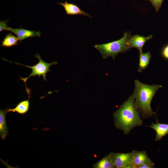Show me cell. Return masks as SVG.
I'll return each instance as SVG.
<instances>
[{"mask_svg": "<svg viewBox=\"0 0 168 168\" xmlns=\"http://www.w3.org/2000/svg\"><path fill=\"white\" fill-rule=\"evenodd\" d=\"M154 164H146L140 166L139 168H153L154 167Z\"/></svg>", "mask_w": 168, "mask_h": 168, "instance_id": "ac0fdd59", "label": "cell"}, {"mask_svg": "<svg viewBox=\"0 0 168 168\" xmlns=\"http://www.w3.org/2000/svg\"><path fill=\"white\" fill-rule=\"evenodd\" d=\"M152 37V35L143 36L138 35L131 36L128 40V44L130 48H136L139 52L142 51V47L145 42Z\"/></svg>", "mask_w": 168, "mask_h": 168, "instance_id": "52a82bcc", "label": "cell"}, {"mask_svg": "<svg viewBox=\"0 0 168 168\" xmlns=\"http://www.w3.org/2000/svg\"><path fill=\"white\" fill-rule=\"evenodd\" d=\"M7 109L0 110V136L5 140L8 133V129L7 124L6 114Z\"/></svg>", "mask_w": 168, "mask_h": 168, "instance_id": "30bf717a", "label": "cell"}, {"mask_svg": "<svg viewBox=\"0 0 168 168\" xmlns=\"http://www.w3.org/2000/svg\"><path fill=\"white\" fill-rule=\"evenodd\" d=\"M154 7L156 12H158L164 0H149Z\"/></svg>", "mask_w": 168, "mask_h": 168, "instance_id": "2e32d148", "label": "cell"}, {"mask_svg": "<svg viewBox=\"0 0 168 168\" xmlns=\"http://www.w3.org/2000/svg\"><path fill=\"white\" fill-rule=\"evenodd\" d=\"M7 21L8 22V21ZM2 21H0V23L1 22H2Z\"/></svg>", "mask_w": 168, "mask_h": 168, "instance_id": "d6986e66", "label": "cell"}, {"mask_svg": "<svg viewBox=\"0 0 168 168\" xmlns=\"http://www.w3.org/2000/svg\"><path fill=\"white\" fill-rule=\"evenodd\" d=\"M113 116L115 126L125 134L135 127L142 124L143 121L136 107L133 95L114 113Z\"/></svg>", "mask_w": 168, "mask_h": 168, "instance_id": "6da1fadb", "label": "cell"}, {"mask_svg": "<svg viewBox=\"0 0 168 168\" xmlns=\"http://www.w3.org/2000/svg\"><path fill=\"white\" fill-rule=\"evenodd\" d=\"M58 3L64 7L68 15H82L92 18L89 14L82 10L78 6L74 4L68 3L66 1L64 3L58 2Z\"/></svg>", "mask_w": 168, "mask_h": 168, "instance_id": "9c48e42d", "label": "cell"}, {"mask_svg": "<svg viewBox=\"0 0 168 168\" xmlns=\"http://www.w3.org/2000/svg\"><path fill=\"white\" fill-rule=\"evenodd\" d=\"M131 37L130 33L125 32L123 36L119 40L107 43L96 44L94 47L99 52L104 59L110 56L114 59L118 54L124 53L131 48L128 44Z\"/></svg>", "mask_w": 168, "mask_h": 168, "instance_id": "3957f363", "label": "cell"}, {"mask_svg": "<svg viewBox=\"0 0 168 168\" xmlns=\"http://www.w3.org/2000/svg\"><path fill=\"white\" fill-rule=\"evenodd\" d=\"M132 164L134 168H138L140 161L147 154L144 151L133 150L132 152Z\"/></svg>", "mask_w": 168, "mask_h": 168, "instance_id": "9a60e30c", "label": "cell"}, {"mask_svg": "<svg viewBox=\"0 0 168 168\" xmlns=\"http://www.w3.org/2000/svg\"><path fill=\"white\" fill-rule=\"evenodd\" d=\"M7 21H3L0 23V32L3 30L9 31L18 37L20 40L19 43L23 40L30 37H39L41 36L40 31H36L22 28L21 27L19 29H13L8 26Z\"/></svg>", "mask_w": 168, "mask_h": 168, "instance_id": "8992f818", "label": "cell"}, {"mask_svg": "<svg viewBox=\"0 0 168 168\" xmlns=\"http://www.w3.org/2000/svg\"><path fill=\"white\" fill-rule=\"evenodd\" d=\"M161 54L164 58L168 60V44L165 45L162 48Z\"/></svg>", "mask_w": 168, "mask_h": 168, "instance_id": "e0dca14e", "label": "cell"}, {"mask_svg": "<svg viewBox=\"0 0 168 168\" xmlns=\"http://www.w3.org/2000/svg\"><path fill=\"white\" fill-rule=\"evenodd\" d=\"M109 154L115 167L134 168L132 164V152L127 153L111 152Z\"/></svg>", "mask_w": 168, "mask_h": 168, "instance_id": "5b68a950", "label": "cell"}, {"mask_svg": "<svg viewBox=\"0 0 168 168\" xmlns=\"http://www.w3.org/2000/svg\"><path fill=\"white\" fill-rule=\"evenodd\" d=\"M93 167L95 168H115L109 154L95 164L93 165Z\"/></svg>", "mask_w": 168, "mask_h": 168, "instance_id": "5bb4252c", "label": "cell"}, {"mask_svg": "<svg viewBox=\"0 0 168 168\" xmlns=\"http://www.w3.org/2000/svg\"><path fill=\"white\" fill-rule=\"evenodd\" d=\"M139 62L138 70L139 72H142L148 66L151 55L150 52L143 53L139 52Z\"/></svg>", "mask_w": 168, "mask_h": 168, "instance_id": "7c38bea8", "label": "cell"}, {"mask_svg": "<svg viewBox=\"0 0 168 168\" xmlns=\"http://www.w3.org/2000/svg\"><path fill=\"white\" fill-rule=\"evenodd\" d=\"M19 40L17 37L14 36L12 33H10L6 35L2 40L1 46L8 48L17 45Z\"/></svg>", "mask_w": 168, "mask_h": 168, "instance_id": "4fadbf2b", "label": "cell"}, {"mask_svg": "<svg viewBox=\"0 0 168 168\" xmlns=\"http://www.w3.org/2000/svg\"><path fill=\"white\" fill-rule=\"evenodd\" d=\"M30 102L29 98L27 100L21 101L12 109H7V113L10 112H16L21 114H26L29 110Z\"/></svg>", "mask_w": 168, "mask_h": 168, "instance_id": "8fae6325", "label": "cell"}, {"mask_svg": "<svg viewBox=\"0 0 168 168\" xmlns=\"http://www.w3.org/2000/svg\"><path fill=\"white\" fill-rule=\"evenodd\" d=\"M135 88L133 94L136 107L142 118L146 119L151 117L156 112L151 107L152 99L157 91L162 87L160 85H149L143 83L137 79L134 81Z\"/></svg>", "mask_w": 168, "mask_h": 168, "instance_id": "7a4b0ae2", "label": "cell"}, {"mask_svg": "<svg viewBox=\"0 0 168 168\" xmlns=\"http://www.w3.org/2000/svg\"><path fill=\"white\" fill-rule=\"evenodd\" d=\"M156 123H152L148 127L154 130L156 133V141L160 140L168 134V124L160 123L156 119Z\"/></svg>", "mask_w": 168, "mask_h": 168, "instance_id": "ba28073f", "label": "cell"}, {"mask_svg": "<svg viewBox=\"0 0 168 168\" xmlns=\"http://www.w3.org/2000/svg\"><path fill=\"white\" fill-rule=\"evenodd\" d=\"M35 57L38 58L39 61L37 63L33 66L26 65L14 62L11 61L5 58H3V60L6 61L11 63L12 62L17 64L24 66L31 69L32 70V72L30 73L29 75L26 78L20 77V80L22 81L25 83L26 91L28 96V98H29L30 97V90L26 86V83L27 80L31 77H34L36 76H38L39 77L42 76L44 80L45 81H46L47 73L48 72H51V70L49 69V68L51 66L56 65L58 63L57 62L55 61L50 63L45 62L42 59L40 54H35Z\"/></svg>", "mask_w": 168, "mask_h": 168, "instance_id": "277c9868", "label": "cell"}]
</instances>
